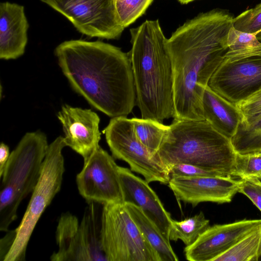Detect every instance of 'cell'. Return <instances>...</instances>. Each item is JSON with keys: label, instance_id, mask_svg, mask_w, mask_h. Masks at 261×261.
Returning <instances> with one entry per match:
<instances>
[{"label": "cell", "instance_id": "cell-1", "mask_svg": "<svg viewBox=\"0 0 261 261\" xmlns=\"http://www.w3.org/2000/svg\"><path fill=\"white\" fill-rule=\"evenodd\" d=\"M234 17L215 9L187 21L167 39L173 70L174 120H205L204 90L224 60Z\"/></svg>", "mask_w": 261, "mask_h": 261}, {"label": "cell", "instance_id": "cell-2", "mask_svg": "<svg viewBox=\"0 0 261 261\" xmlns=\"http://www.w3.org/2000/svg\"><path fill=\"white\" fill-rule=\"evenodd\" d=\"M62 72L73 90L112 118L127 117L136 104L128 53L100 41H65L55 49Z\"/></svg>", "mask_w": 261, "mask_h": 261}, {"label": "cell", "instance_id": "cell-3", "mask_svg": "<svg viewBox=\"0 0 261 261\" xmlns=\"http://www.w3.org/2000/svg\"><path fill=\"white\" fill-rule=\"evenodd\" d=\"M130 60L141 118L163 123L174 117L173 70L167 39L158 20L130 30Z\"/></svg>", "mask_w": 261, "mask_h": 261}, {"label": "cell", "instance_id": "cell-4", "mask_svg": "<svg viewBox=\"0 0 261 261\" xmlns=\"http://www.w3.org/2000/svg\"><path fill=\"white\" fill-rule=\"evenodd\" d=\"M168 170L187 164L233 177L236 153L230 139L205 119L174 120L154 155Z\"/></svg>", "mask_w": 261, "mask_h": 261}, {"label": "cell", "instance_id": "cell-5", "mask_svg": "<svg viewBox=\"0 0 261 261\" xmlns=\"http://www.w3.org/2000/svg\"><path fill=\"white\" fill-rule=\"evenodd\" d=\"M48 145L44 133H27L10 154L1 177V231H8L20 203L34 190Z\"/></svg>", "mask_w": 261, "mask_h": 261}, {"label": "cell", "instance_id": "cell-6", "mask_svg": "<svg viewBox=\"0 0 261 261\" xmlns=\"http://www.w3.org/2000/svg\"><path fill=\"white\" fill-rule=\"evenodd\" d=\"M64 137H58L48 147L38 181L19 226L14 241L4 261L25 259L28 244L36 225L46 208L60 191L65 171L62 150Z\"/></svg>", "mask_w": 261, "mask_h": 261}, {"label": "cell", "instance_id": "cell-7", "mask_svg": "<svg viewBox=\"0 0 261 261\" xmlns=\"http://www.w3.org/2000/svg\"><path fill=\"white\" fill-rule=\"evenodd\" d=\"M101 246L107 261H161L124 203L103 205Z\"/></svg>", "mask_w": 261, "mask_h": 261}, {"label": "cell", "instance_id": "cell-8", "mask_svg": "<svg viewBox=\"0 0 261 261\" xmlns=\"http://www.w3.org/2000/svg\"><path fill=\"white\" fill-rule=\"evenodd\" d=\"M88 202L80 222L69 212L60 217L56 233L58 250L51 260H107L101 246V204Z\"/></svg>", "mask_w": 261, "mask_h": 261}, {"label": "cell", "instance_id": "cell-9", "mask_svg": "<svg viewBox=\"0 0 261 261\" xmlns=\"http://www.w3.org/2000/svg\"><path fill=\"white\" fill-rule=\"evenodd\" d=\"M103 133L114 158L126 162L132 171L143 175L148 183L168 184V170L138 140L132 119L112 118Z\"/></svg>", "mask_w": 261, "mask_h": 261}, {"label": "cell", "instance_id": "cell-10", "mask_svg": "<svg viewBox=\"0 0 261 261\" xmlns=\"http://www.w3.org/2000/svg\"><path fill=\"white\" fill-rule=\"evenodd\" d=\"M40 1L91 37L118 39L125 29L118 21L114 0Z\"/></svg>", "mask_w": 261, "mask_h": 261}, {"label": "cell", "instance_id": "cell-11", "mask_svg": "<svg viewBox=\"0 0 261 261\" xmlns=\"http://www.w3.org/2000/svg\"><path fill=\"white\" fill-rule=\"evenodd\" d=\"M84 162L76 177L81 195L102 205L124 203L119 166L112 156L99 146Z\"/></svg>", "mask_w": 261, "mask_h": 261}, {"label": "cell", "instance_id": "cell-12", "mask_svg": "<svg viewBox=\"0 0 261 261\" xmlns=\"http://www.w3.org/2000/svg\"><path fill=\"white\" fill-rule=\"evenodd\" d=\"M207 85L228 101L238 103L261 88V57L233 62L224 59Z\"/></svg>", "mask_w": 261, "mask_h": 261}, {"label": "cell", "instance_id": "cell-13", "mask_svg": "<svg viewBox=\"0 0 261 261\" xmlns=\"http://www.w3.org/2000/svg\"><path fill=\"white\" fill-rule=\"evenodd\" d=\"M239 182L231 175L175 176L170 178L168 185L178 201L195 206L203 202H230L239 191Z\"/></svg>", "mask_w": 261, "mask_h": 261}, {"label": "cell", "instance_id": "cell-14", "mask_svg": "<svg viewBox=\"0 0 261 261\" xmlns=\"http://www.w3.org/2000/svg\"><path fill=\"white\" fill-rule=\"evenodd\" d=\"M261 224V219H243L210 226L184 249L190 261H214L245 236Z\"/></svg>", "mask_w": 261, "mask_h": 261}, {"label": "cell", "instance_id": "cell-15", "mask_svg": "<svg viewBox=\"0 0 261 261\" xmlns=\"http://www.w3.org/2000/svg\"><path fill=\"white\" fill-rule=\"evenodd\" d=\"M57 117L62 124L66 146L87 159L99 146L100 119L90 109L67 105L62 106Z\"/></svg>", "mask_w": 261, "mask_h": 261}, {"label": "cell", "instance_id": "cell-16", "mask_svg": "<svg viewBox=\"0 0 261 261\" xmlns=\"http://www.w3.org/2000/svg\"><path fill=\"white\" fill-rule=\"evenodd\" d=\"M119 174L124 203L140 208L168 241L171 215L145 180L137 176L128 169L119 166Z\"/></svg>", "mask_w": 261, "mask_h": 261}, {"label": "cell", "instance_id": "cell-17", "mask_svg": "<svg viewBox=\"0 0 261 261\" xmlns=\"http://www.w3.org/2000/svg\"><path fill=\"white\" fill-rule=\"evenodd\" d=\"M29 24L23 6L0 4V58L16 59L25 51Z\"/></svg>", "mask_w": 261, "mask_h": 261}, {"label": "cell", "instance_id": "cell-18", "mask_svg": "<svg viewBox=\"0 0 261 261\" xmlns=\"http://www.w3.org/2000/svg\"><path fill=\"white\" fill-rule=\"evenodd\" d=\"M204 119L219 133L230 139L236 134L243 116L236 104L228 101L208 85L202 96Z\"/></svg>", "mask_w": 261, "mask_h": 261}, {"label": "cell", "instance_id": "cell-19", "mask_svg": "<svg viewBox=\"0 0 261 261\" xmlns=\"http://www.w3.org/2000/svg\"><path fill=\"white\" fill-rule=\"evenodd\" d=\"M126 208L144 238L154 249L161 261H177L178 257L168 241L154 223L134 204L124 203Z\"/></svg>", "mask_w": 261, "mask_h": 261}, {"label": "cell", "instance_id": "cell-20", "mask_svg": "<svg viewBox=\"0 0 261 261\" xmlns=\"http://www.w3.org/2000/svg\"><path fill=\"white\" fill-rule=\"evenodd\" d=\"M227 50L224 58L229 62L253 57H261V41L251 33L239 31L232 26L227 38Z\"/></svg>", "mask_w": 261, "mask_h": 261}, {"label": "cell", "instance_id": "cell-21", "mask_svg": "<svg viewBox=\"0 0 261 261\" xmlns=\"http://www.w3.org/2000/svg\"><path fill=\"white\" fill-rule=\"evenodd\" d=\"M261 257V224L214 261H259Z\"/></svg>", "mask_w": 261, "mask_h": 261}, {"label": "cell", "instance_id": "cell-22", "mask_svg": "<svg viewBox=\"0 0 261 261\" xmlns=\"http://www.w3.org/2000/svg\"><path fill=\"white\" fill-rule=\"evenodd\" d=\"M210 226V221L202 212L181 221L172 220L169 239L174 241L180 240L186 246H190Z\"/></svg>", "mask_w": 261, "mask_h": 261}, {"label": "cell", "instance_id": "cell-23", "mask_svg": "<svg viewBox=\"0 0 261 261\" xmlns=\"http://www.w3.org/2000/svg\"><path fill=\"white\" fill-rule=\"evenodd\" d=\"M135 133L141 143L154 155L159 149L169 125L143 118H132Z\"/></svg>", "mask_w": 261, "mask_h": 261}, {"label": "cell", "instance_id": "cell-24", "mask_svg": "<svg viewBox=\"0 0 261 261\" xmlns=\"http://www.w3.org/2000/svg\"><path fill=\"white\" fill-rule=\"evenodd\" d=\"M230 141L236 153L261 152V118L250 124L242 121Z\"/></svg>", "mask_w": 261, "mask_h": 261}, {"label": "cell", "instance_id": "cell-25", "mask_svg": "<svg viewBox=\"0 0 261 261\" xmlns=\"http://www.w3.org/2000/svg\"><path fill=\"white\" fill-rule=\"evenodd\" d=\"M153 0H114L118 21L124 28L130 25L146 11Z\"/></svg>", "mask_w": 261, "mask_h": 261}, {"label": "cell", "instance_id": "cell-26", "mask_svg": "<svg viewBox=\"0 0 261 261\" xmlns=\"http://www.w3.org/2000/svg\"><path fill=\"white\" fill-rule=\"evenodd\" d=\"M232 26L239 31L254 34L261 41V3L234 17Z\"/></svg>", "mask_w": 261, "mask_h": 261}, {"label": "cell", "instance_id": "cell-27", "mask_svg": "<svg viewBox=\"0 0 261 261\" xmlns=\"http://www.w3.org/2000/svg\"><path fill=\"white\" fill-rule=\"evenodd\" d=\"M261 175V152L246 154L236 153L235 171L233 176L240 178Z\"/></svg>", "mask_w": 261, "mask_h": 261}, {"label": "cell", "instance_id": "cell-28", "mask_svg": "<svg viewBox=\"0 0 261 261\" xmlns=\"http://www.w3.org/2000/svg\"><path fill=\"white\" fill-rule=\"evenodd\" d=\"M243 116V122L250 124L261 118V88L236 104Z\"/></svg>", "mask_w": 261, "mask_h": 261}, {"label": "cell", "instance_id": "cell-29", "mask_svg": "<svg viewBox=\"0 0 261 261\" xmlns=\"http://www.w3.org/2000/svg\"><path fill=\"white\" fill-rule=\"evenodd\" d=\"M169 177L217 176L227 175L222 173L209 170L193 165L177 164L169 169Z\"/></svg>", "mask_w": 261, "mask_h": 261}, {"label": "cell", "instance_id": "cell-30", "mask_svg": "<svg viewBox=\"0 0 261 261\" xmlns=\"http://www.w3.org/2000/svg\"><path fill=\"white\" fill-rule=\"evenodd\" d=\"M238 192L246 195L261 211V180L258 177L248 176L239 180Z\"/></svg>", "mask_w": 261, "mask_h": 261}, {"label": "cell", "instance_id": "cell-31", "mask_svg": "<svg viewBox=\"0 0 261 261\" xmlns=\"http://www.w3.org/2000/svg\"><path fill=\"white\" fill-rule=\"evenodd\" d=\"M15 229L9 231L1 240V260H4L9 252L15 238Z\"/></svg>", "mask_w": 261, "mask_h": 261}, {"label": "cell", "instance_id": "cell-32", "mask_svg": "<svg viewBox=\"0 0 261 261\" xmlns=\"http://www.w3.org/2000/svg\"><path fill=\"white\" fill-rule=\"evenodd\" d=\"M9 156V147L4 143L2 142L0 146V177L2 175Z\"/></svg>", "mask_w": 261, "mask_h": 261}, {"label": "cell", "instance_id": "cell-33", "mask_svg": "<svg viewBox=\"0 0 261 261\" xmlns=\"http://www.w3.org/2000/svg\"><path fill=\"white\" fill-rule=\"evenodd\" d=\"M180 3L182 4H187L195 0H177Z\"/></svg>", "mask_w": 261, "mask_h": 261}, {"label": "cell", "instance_id": "cell-34", "mask_svg": "<svg viewBox=\"0 0 261 261\" xmlns=\"http://www.w3.org/2000/svg\"><path fill=\"white\" fill-rule=\"evenodd\" d=\"M258 178H259V179H261V175H260V176H259Z\"/></svg>", "mask_w": 261, "mask_h": 261}, {"label": "cell", "instance_id": "cell-35", "mask_svg": "<svg viewBox=\"0 0 261 261\" xmlns=\"http://www.w3.org/2000/svg\"><path fill=\"white\" fill-rule=\"evenodd\" d=\"M259 261H261V257H260Z\"/></svg>", "mask_w": 261, "mask_h": 261}]
</instances>
